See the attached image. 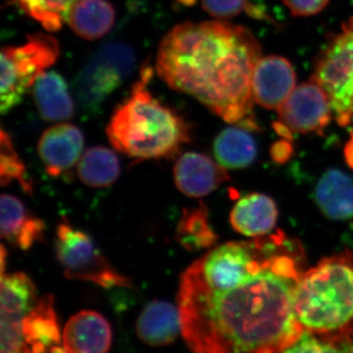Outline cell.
Segmentation results:
<instances>
[{
  "label": "cell",
  "mask_w": 353,
  "mask_h": 353,
  "mask_svg": "<svg viewBox=\"0 0 353 353\" xmlns=\"http://www.w3.org/2000/svg\"><path fill=\"white\" fill-rule=\"evenodd\" d=\"M315 201L330 219H352L353 179L338 169L325 172L316 185Z\"/></svg>",
  "instance_id": "18"
},
{
  "label": "cell",
  "mask_w": 353,
  "mask_h": 353,
  "mask_svg": "<svg viewBox=\"0 0 353 353\" xmlns=\"http://www.w3.org/2000/svg\"><path fill=\"white\" fill-rule=\"evenodd\" d=\"M311 79L328 94L339 125L348 126L353 118V17L330 36Z\"/></svg>",
  "instance_id": "7"
},
{
  "label": "cell",
  "mask_w": 353,
  "mask_h": 353,
  "mask_svg": "<svg viewBox=\"0 0 353 353\" xmlns=\"http://www.w3.org/2000/svg\"><path fill=\"white\" fill-rule=\"evenodd\" d=\"M17 182L26 194H32V183L24 162L14 150L12 139L4 130L0 134V183L3 187Z\"/></svg>",
  "instance_id": "27"
},
{
  "label": "cell",
  "mask_w": 353,
  "mask_h": 353,
  "mask_svg": "<svg viewBox=\"0 0 353 353\" xmlns=\"http://www.w3.org/2000/svg\"><path fill=\"white\" fill-rule=\"evenodd\" d=\"M28 16L38 21L50 32L61 29L64 15L72 0H15Z\"/></svg>",
  "instance_id": "28"
},
{
  "label": "cell",
  "mask_w": 353,
  "mask_h": 353,
  "mask_svg": "<svg viewBox=\"0 0 353 353\" xmlns=\"http://www.w3.org/2000/svg\"><path fill=\"white\" fill-rule=\"evenodd\" d=\"M55 252L70 280L85 281L104 289L132 288L131 280L114 268L90 234L66 219L58 224Z\"/></svg>",
  "instance_id": "8"
},
{
  "label": "cell",
  "mask_w": 353,
  "mask_h": 353,
  "mask_svg": "<svg viewBox=\"0 0 353 353\" xmlns=\"http://www.w3.org/2000/svg\"><path fill=\"white\" fill-rule=\"evenodd\" d=\"M305 261L294 241L243 284L212 290L181 275V333L192 353H281L304 331L294 311V288Z\"/></svg>",
  "instance_id": "1"
},
{
  "label": "cell",
  "mask_w": 353,
  "mask_h": 353,
  "mask_svg": "<svg viewBox=\"0 0 353 353\" xmlns=\"http://www.w3.org/2000/svg\"><path fill=\"white\" fill-rule=\"evenodd\" d=\"M330 0H283L294 17H308L321 12Z\"/></svg>",
  "instance_id": "30"
},
{
  "label": "cell",
  "mask_w": 353,
  "mask_h": 353,
  "mask_svg": "<svg viewBox=\"0 0 353 353\" xmlns=\"http://www.w3.org/2000/svg\"><path fill=\"white\" fill-rule=\"evenodd\" d=\"M59 44L50 34L28 36L25 43L6 46L1 50L0 111L8 113L22 101L37 79L57 61Z\"/></svg>",
  "instance_id": "6"
},
{
  "label": "cell",
  "mask_w": 353,
  "mask_h": 353,
  "mask_svg": "<svg viewBox=\"0 0 353 353\" xmlns=\"http://www.w3.org/2000/svg\"><path fill=\"white\" fill-rule=\"evenodd\" d=\"M66 24L87 41L103 38L115 23V10L108 0H78L67 16Z\"/></svg>",
  "instance_id": "21"
},
{
  "label": "cell",
  "mask_w": 353,
  "mask_h": 353,
  "mask_svg": "<svg viewBox=\"0 0 353 353\" xmlns=\"http://www.w3.org/2000/svg\"><path fill=\"white\" fill-rule=\"evenodd\" d=\"M83 132L75 125L59 124L44 131L39 141V154L48 175L59 176L82 157Z\"/></svg>",
  "instance_id": "12"
},
{
  "label": "cell",
  "mask_w": 353,
  "mask_h": 353,
  "mask_svg": "<svg viewBox=\"0 0 353 353\" xmlns=\"http://www.w3.org/2000/svg\"><path fill=\"white\" fill-rule=\"evenodd\" d=\"M345 155L348 165L353 168V130L352 132V138H350L347 145H345Z\"/></svg>",
  "instance_id": "32"
},
{
  "label": "cell",
  "mask_w": 353,
  "mask_h": 353,
  "mask_svg": "<svg viewBox=\"0 0 353 353\" xmlns=\"http://www.w3.org/2000/svg\"><path fill=\"white\" fill-rule=\"evenodd\" d=\"M278 111L280 122L290 131L321 134L328 126L333 110L328 94L311 79L296 87Z\"/></svg>",
  "instance_id": "10"
},
{
  "label": "cell",
  "mask_w": 353,
  "mask_h": 353,
  "mask_svg": "<svg viewBox=\"0 0 353 353\" xmlns=\"http://www.w3.org/2000/svg\"><path fill=\"white\" fill-rule=\"evenodd\" d=\"M24 353H53L61 347L54 296L48 294L39 299L20 325Z\"/></svg>",
  "instance_id": "13"
},
{
  "label": "cell",
  "mask_w": 353,
  "mask_h": 353,
  "mask_svg": "<svg viewBox=\"0 0 353 353\" xmlns=\"http://www.w3.org/2000/svg\"><path fill=\"white\" fill-rule=\"evenodd\" d=\"M281 353H353L352 326L330 333L304 330L299 338Z\"/></svg>",
  "instance_id": "26"
},
{
  "label": "cell",
  "mask_w": 353,
  "mask_h": 353,
  "mask_svg": "<svg viewBox=\"0 0 353 353\" xmlns=\"http://www.w3.org/2000/svg\"><path fill=\"white\" fill-rule=\"evenodd\" d=\"M229 179L224 167L201 153H185L174 167L176 188L190 197L208 196Z\"/></svg>",
  "instance_id": "14"
},
{
  "label": "cell",
  "mask_w": 353,
  "mask_h": 353,
  "mask_svg": "<svg viewBox=\"0 0 353 353\" xmlns=\"http://www.w3.org/2000/svg\"><path fill=\"white\" fill-rule=\"evenodd\" d=\"M204 10L218 19H229L248 8V0H201Z\"/></svg>",
  "instance_id": "29"
},
{
  "label": "cell",
  "mask_w": 353,
  "mask_h": 353,
  "mask_svg": "<svg viewBox=\"0 0 353 353\" xmlns=\"http://www.w3.org/2000/svg\"><path fill=\"white\" fill-rule=\"evenodd\" d=\"M1 238L10 245L28 250L43 241L46 225L17 197L3 194L0 201Z\"/></svg>",
  "instance_id": "16"
},
{
  "label": "cell",
  "mask_w": 353,
  "mask_h": 353,
  "mask_svg": "<svg viewBox=\"0 0 353 353\" xmlns=\"http://www.w3.org/2000/svg\"><path fill=\"white\" fill-rule=\"evenodd\" d=\"M179 1L182 2L185 6H192L196 2V0H179Z\"/></svg>",
  "instance_id": "33"
},
{
  "label": "cell",
  "mask_w": 353,
  "mask_h": 353,
  "mask_svg": "<svg viewBox=\"0 0 353 353\" xmlns=\"http://www.w3.org/2000/svg\"><path fill=\"white\" fill-rule=\"evenodd\" d=\"M176 240L189 252L214 245L217 236L209 224L208 210L203 204L183 211L176 226Z\"/></svg>",
  "instance_id": "25"
},
{
  "label": "cell",
  "mask_w": 353,
  "mask_h": 353,
  "mask_svg": "<svg viewBox=\"0 0 353 353\" xmlns=\"http://www.w3.org/2000/svg\"><path fill=\"white\" fill-rule=\"evenodd\" d=\"M136 329L145 345L154 347L171 345L181 332L179 308L168 301L154 299L141 311Z\"/></svg>",
  "instance_id": "17"
},
{
  "label": "cell",
  "mask_w": 353,
  "mask_h": 353,
  "mask_svg": "<svg viewBox=\"0 0 353 353\" xmlns=\"http://www.w3.org/2000/svg\"><path fill=\"white\" fill-rule=\"evenodd\" d=\"M294 241L278 232L252 241L224 243L194 261L185 271L208 289H234L266 268Z\"/></svg>",
  "instance_id": "5"
},
{
  "label": "cell",
  "mask_w": 353,
  "mask_h": 353,
  "mask_svg": "<svg viewBox=\"0 0 353 353\" xmlns=\"http://www.w3.org/2000/svg\"><path fill=\"white\" fill-rule=\"evenodd\" d=\"M152 77L150 67L141 69L139 80L116 108L106 128L113 148L139 161L175 157L192 139L185 120L146 88Z\"/></svg>",
  "instance_id": "3"
},
{
  "label": "cell",
  "mask_w": 353,
  "mask_h": 353,
  "mask_svg": "<svg viewBox=\"0 0 353 353\" xmlns=\"http://www.w3.org/2000/svg\"><path fill=\"white\" fill-rule=\"evenodd\" d=\"M294 311L306 331L330 333L353 321V253L323 259L303 271L294 292Z\"/></svg>",
  "instance_id": "4"
},
{
  "label": "cell",
  "mask_w": 353,
  "mask_h": 353,
  "mask_svg": "<svg viewBox=\"0 0 353 353\" xmlns=\"http://www.w3.org/2000/svg\"><path fill=\"white\" fill-rule=\"evenodd\" d=\"M296 81L289 60L277 55L261 57L252 72L253 99L264 108L279 110L296 88Z\"/></svg>",
  "instance_id": "11"
},
{
  "label": "cell",
  "mask_w": 353,
  "mask_h": 353,
  "mask_svg": "<svg viewBox=\"0 0 353 353\" xmlns=\"http://www.w3.org/2000/svg\"><path fill=\"white\" fill-rule=\"evenodd\" d=\"M292 148L289 141H283L274 143L271 148V154L273 159L279 163H284L292 155Z\"/></svg>",
  "instance_id": "31"
},
{
  "label": "cell",
  "mask_w": 353,
  "mask_h": 353,
  "mask_svg": "<svg viewBox=\"0 0 353 353\" xmlns=\"http://www.w3.org/2000/svg\"><path fill=\"white\" fill-rule=\"evenodd\" d=\"M261 48L250 30L225 21L176 25L159 44L158 76L223 120L257 130L252 77Z\"/></svg>",
  "instance_id": "2"
},
{
  "label": "cell",
  "mask_w": 353,
  "mask_h": 353,
  "mask_svg": "<svg viewBox=\"0 0 353 353\" xmlns=\"http://www.w3.org/2000/svg\"><path fill=\"white\" fill-rule=\"evenodd\" d=\"M213 150L218 163L225 169L245 168L257 157L254 138L241 125L223 130L215 139Z\"/></svg>",
  "instance_id": "23"
},
{
  "label": "cell",
  "mask_w": 353,
  "mask_h": 353,
  "mask_svg": "<svg viewBox=\"0 0 353 353\" xmlns=\"http://www.w3.org/2000/svg\"><path fill=\"white\" fill-rule=\"evenodd\" d=\"M62 338L67 353H108L112 329L97 311L83 310L70 318Z\"/></svg>",
  "instance_id": "15"
},
{
  "label": "cell",
  "mask_w": 353,
  "mask_h": 353,
  "mask_svg": "<svg viewBox=\"0 0 353 353\" xmlns=\"http://www.w3.org/2000/svg\"><path fill=\"white\" fill-rule=\"evenodd\" d=\"M38 301L36 285L27 274L23 272L2 274L0 319H22L36 305Z\"/></svg>",
  "instance_id": "22"
},
{
  "label": "cell",
  "mask_w": 353,
  "mask_h": 353,
  "mask_svg": "<svg viewBox=\"0 0 353 353\" xmlns=\"http://www.w3.org/2000/svg\"><path fill=\"white\" fill-rule=\"evenodd\" d=\"M277 217V206L273 199L264 194H252L236 202L230 220L239 233L248 236H262L273 230Z\"/></svg>",
  "instance_id": "19"
},
{
  "label": "cell",
  "mask_w": 353,
  "mask_h": 353,
  "mask_svg": "<svg viewBox=\"0 0 353 353\" xmlns=\"http://www.w3.org/2000/svg\"><path fill=\"white\" fill-rule=\"evenodd\" d=\"M134 66L136 55L131 46L120 41L103 44L76 79V97L81 108L88 112L99 110L109 95L131 76Z\"/></svg>",
  "instance_id": "9"
},
{
  "label": "cell",
  "mask_w": 353,
  "mask_h": 353,
  "mask_svg": "<svg viewBox=\"0 0 353 353\" xmlns=\"http://www.w3.org/2000/svg\"><path fill=\"white\" fill-rule=\"evenodd\" d=\"M121 174L119 158L104 146H92L83 153L77 167V175L88 187H110Z\"/></svg>",
  "instance_id": "24"
},
{
  "label": "cell",
  "mask_w": 353,
  "mask_h": 353,
  "mask_svg": "<svg viewBox=\"0 0 353 353\" xmlns=\"http://www.w3.org/2000/svg\"><path fill=\"white\" fill-rule=\"evenodd\" d=\"M34 97L43 120L60 122L70 119L75 113L68 85L57 72L41 74L34 83Z\"/></svg>",
  "instance_id": "20"
}]
</instances>
